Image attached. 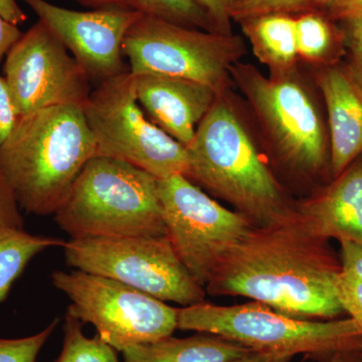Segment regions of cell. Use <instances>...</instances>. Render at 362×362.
<instances>
[{
  "instance_id": "8992f818",
  "label": "cell",
  "mask_w": 362,
  "mask_h": 362,
  "mask_svg": "<svg viewBox=\"0 0 362 362\" xmlns=\"http://www.w3.org/2000/svg\"><path fill=\"white\" fill-rule=\"evenodd\" d=\"M84 113L96 141L97 156L126 162L157 180L187 175V147L147 120L129 71L92 90Z\"/></svg>"
},
{
  "instance_id": "e0dca14e",
  "label": "cell",
  "mask_w": 362,
  "mask_h": 362,
  "mask_svg": "<svg viewBox=\"0 0 362 362\" xmlns=\"http://www.w3.org/2000/svg\"><path fill=\"white\" fill-rule=\"evenodd\" d=\"M251 350L216 335L171 337L124 349V362H230Z\"/></svg>"
},
{
  "instance_id": "83f0119b",
  "label": "cell",
  "mask_w": 362,
  "mask_h": 362,
  "mask_svg": "<svg viewBox=\"0 0 362 362\" xmlns=\"http://www.w3.org/2000/svg\"><path fill=\"white\" fill-rule=\"evenodd\" d=\"M20 116L11 99L4 77L0 76V148L8 139Z\"/></svg>"
},
{
  "instance_id": "836d02e7",
  "label": "cell",
  "mask_w": 362,
  "mask_h": 362,
  "mask_svg": "<svg viewBox=\"0 0 362 362\" xmlns=\"http://www.w3.org/2000/svg\"><path fill=\"white\" fill-rule=\"evenodd\" d=\"M75 1L93 9L103 8V7H125V8L137 9L134 0H75Z\"/></svg>"
},
{
  "instance_id": "7402d4cb",
  "label": "cell",
  "mask_w": 362,
  "mask_h": 362,
  "mask_svg": "<svg viewBox=\"0 0 362 362\" xmlns=\"http://www.w3.org/2000/svg\"><path fill=\"white\" fill-rule=\"evenodd\" d=\"M140 13L175 25L218 33L211 16L195 0H134Z\"/></svg>"
},
{
  "instance_id": "44dd1931",
  "label": "cell",
  "mask_w": 362,
  "mask_h": 362,
  "mask_svg": "<svg viewBox=\"0 0 362 362\" xmlns=\"http://www.w3.org/2000/svg\"><path fill=\"white\" fill-rule=\"evenodd\" d=\"M56 362H120L116 350L98 335L93 338L83 332V323L66 315L64 344Z\"/></svg>"
},
{
  "instance_id": "5b68a950",
  "label": "cell",
  "mask_w": 362,
  "mask_h": 362,
  "mask_svg": "<svg viewBox=\"0 0 362 362\" xmlns=\"http://www.w3.org/2000/svg\"><path fill=\"white\" fill-rule=\"evenodd\" d=\"M177 329L197 331L238 343L257 354L289 361L298 354L325 356L362 351V331L351 318H295L259 302L178 308Z\"/></svg>"
},
{
  "instance_id": "74e56055",
  "label": "cell",
  "mask_w": 362,
  "mask_h": 362,
  "mask_svg": "<svg viewBox=\"0 0 362 362\" xmlns=\"http://www.w3.org/2000/svg\"><path fill=\"white\" fill-rule=\"evenodd\" d=\"M337 0H310L311 6L314 11H325L331 6L334 4Z\"/></svg>"
},
{
  "instance_id": "5bb4252c",
  "label": "cell",
  "mask_w": 362,
  "mask_h": 362,
  "mask_svg": "<svg viewBox=\"0 0 362 362\" xmlns=\"http://www.w3.org/2000/svg\"><path fill=\"white\" fill-rule=\"evenodd\" d=\"M134 78L138 102L152 122L183 146L189 145L197 126L218 99V93L187 78L151 74Z\"/></svg>"
},
{
  "instance_id": "8fae6325",
  "label": "cell",
  "mask_w": 362,
  "mask_h": 362,
  "mask_svg": "<svg viewBox=\"0 0 362 362\" xmlns=\"http://www.w3.org/2000/svg\"><path fill=\"white\" fill-rule=\"evenodd\" d=\"M230 76L283 159L306 173L321 170L327 161L325 128L313 98L294 70L267 78L239 62Z\"/></svg>"
},
{
  "instance_id": "277c9868",
  "label": "cell",
  "mask_w": 362,
  "mask_h": 362,
  "mask_svg": "<svg viewBox=\"0 0 362 362\" xmlns=\"http://www.w3.org/2000/svg\"><path fill=\"white\" fill-rule=\"evenodd\" d=\"M54 214L71 239L166 235L158 180L109 157L87 162Z\"/></svg>"
},
{
  "instance_id": "3957f363",
  "label": "cell",
  "mask_w": 362,
  "mask_h": 362,
  "mask_svg": "<svg viewBox=\"0 0 362 362\" xmlns=\"http://www.w3.org/2000/svg\"><path fill=\"white\" fill-rule=\"evenodd\" d=\"M226 93L218 95L187 146L185 176L233 204L255 225L273 223L294 209Z\"/></svg>"
},
{
  "instance_id": "d4e9b609",
  "label": "cell",
  "mask_w": 362,
  "mask_h": 362,
  "mask_svg": "<svg viewBox=\"0 0 362 362\" xmlns=\"http://www.w3.org/2000/svg\"><path fill=\"white\" fill-rule=\"evenodd\" d=\"M337 293L343 310L362 331V280L341 268L337 279Z\"/></svg>"
},
{
  "instance_id": "4316f807",
  "label": "cell",
  "mask_w": 362,
  "mask_h": 362,
  "mask_svg": "<svg viewBox=\"0 0 362 362\" xmlns=\"http://www.w3.org/2000/svg\"><path fill=\"white\" fill-rule=\"evenodd\" d=\"M209 13L221 35H233L230 21L240 0H195Z\"/></svg>"
},
{
  "instance_id": "e575fe53",
  "label": "cell",
  "mask_w": 362,
  "mask_h": 362,
  "mask_svg": "<svg viewBox=\"0 0 362 362\" xmlns=\"http://www.w3.org/2000/svg\"><path fill=\"white\" fill-rule=\"evenodd\" d=\"M328 362H362V351H341L330 356Z\"/></svg>"
},
{
  "instance_id": "52a82bcc",
  "label": "cell",
  "mask_w": 362,
  "mask_h": 362,
  "mask_svg": "<svg viewBox=\"0 0 362 362\" xmlns=\"http://www.w3.org/2000/svg\"><path fill=\"white\" fill-rule=\"evenodd\" d=\"M132 75L169 76L195 81L223 94L230 69L246 52L239 35L185 28L142 13L123 42Z\"/></svg>"
},
{
  "instance_id": "f546056e",
  "label": "cell",
  "mask_w": 362,
  "mask_h": 362,
  "mask_svg": "<svg viewBox=\"0 0 362 362\" xmlns=\"http://www.w3.org/2000/svg\"><path fill=\"white\" fill-rule=\"evenodd\" d=\"M324 13L331 21L351 20L362 13V0H337Z\"/></svg>"
},
{
  "instance_id": "1f68e13d",
  "label": "cell",
  "mask_w": 362,
  "mask_h": 362,
  "mask_svg": "<svg viewBox=\"0 0 362 362\" xmlns=\"http://www.w3.org/2000/svg\"><path fill=\"white\" fill-rule=\"evenodd\" d=\"M21 35L23 33L18 25L9 23L0 16V62L6 56L11 47L21 39Z\"/></svg>"
},
{
  "instance_id": "d6a6232c",
  "label": "cell",
  "mask_w": 362,
  "mask_h": 362,
  "mask_svg": "<svg viewBox=\"0 0 362 362\" xmlns=\"http://www.w3.org/2000/svg\"><path fill=\"white\" fill-rule=\"evenodd\" d=\"M0 16L16 25L26 21L25 13L16 0H0Z\"/></svg>"
},
{
  "instance_id": "ba28073f",
  "label": "cell",
  "mask_w": 362,
  "mask_h": 362,
  "mask_svg": "<svg viewBox=\"0 0 362 362\" xmlns=\"http://www.w3.org/2000/svg\"><path fill=\"white\" fill-rule=\"evenodd\" d=\"M63 247L66 263L77 270L183 307L204 301L206 289L183 265L166 235L71 239Z\"/></svg>"
},
{
  "instance_id": "2e32d148",
  "label": "cell",
  "mask_w": 362,
  "mask_h": 362,
  "mask_svg": "<svg viewBox=\"0 0 362 362\" xmlns=\"http://www.w3.org/2000/svg\"><path fill=\"white\" fill-rule=\"evenodd\" d=\"M330 134V168L339 175L362 156V87L347 64L323 66L318 74Z\"/></svg>"
},
{
  "instance_id": "ac0fdd59",
  "label": "cell",
  "mask_w": 362,
  "mask_h": 362,
  "mask_svg": "<svg viewBox=\"0 0 362 362\" xmlns=\"http://www.w3.org/2000/svg\"><path fill=\"white\" fill-rule=\"evenodd\" d=\"M251 42L255 56L272 74L294 70L298 59L296 16L269 13L238 21Z\"/></svg>"
},
{
  "instance_id": "f1b7e54d",
  "label": "cell",
  "mask_w": 362,
  "mask_h": 362,
  "mask_svg": "<svg viewBox=\"0 0 362 362\" xmlns=\"http://www.w3.org/2000/svg\"><path fill=\"white\" fill-rule=\"evenodd\" d=\"M339 243L341 247V268L362 280V245L346 240Z\"/></svg>"
},
{
  "instance_id": "d590c367",
  "label": "cell",
  "mask_w": 362,
  "mask_h": 362,
  "mask_svg": "<svg viewBox=\"0 0 362 362\" xmlns=\"http://www.w3.org/2000/svg\"><path fill=\"white\" fill-rule=\"evenodd\" d=\"M230 362H287V361L251 351L246 354V356L239 357V358Z\"/></svg>"
},
{
  "instance_id": "9a60e30c",
  "label": "cell",
  "mask_w": 362,
  "mask_h": 362,
  "mask_svg": "<svg viewBox=\"0 0 362 362\" xmlns=\"http://www.w3.org/2000/svg\"><path fill=\"white\" fill-rule=\"evenodd\" d=\"M312 237L362 245V156L322 192L295 209Z\"/></svg>"
},
{
  "instance_id": "6da1fadb",
  "label": "cell",
  "mask_w": 362,
  "mask_h": 362,
  "mask_svg": "<svg viewBox=\"0 0 362 362\" xmlns=\"http://www.w3.org/2000/svg\"><path fill=\"white\" fill-rule=\"evenodd\" d=\"M297 220L254 225L223 259L204 289L214 296H243L299 319L337 318L343 310L337 279L341 264Z\"/></svg>"
},
{
  "instance_id": "ffe728a7",
  "label": "cell",
  "mask_w": 362,
  "mask_h": 362,
  "mask_svg": "<svg viewBox=\"0 0 362 362\" xmlns=\"http://www.w3.org/2000/svg\"><path fill=\"white\" fill-rule=\"evenodd\" d=\"M298 57L323 66L337 63L342 37L323 11H309L296 16Z\"/></svg>"
},
{
  "instance_id": "4dcf8cb0",
  "label": "cell",
  "mask_w": 362,
  "mask_h": 362,
  "mask_svg": "<svg viewBox=\"0 0 362 362\" xmlns=\"http://www.w3.org/2000/svg\"><path fill=\"white\" fill-rule=\"evenodd\" d=\"M347 45L349 51V62L347 66L362 87V35L349 33Z\"/></svg>"
},
{
  "instance_id": "8d00e7d4",
  "label": "cell",
  "mask_w": 362,
  "mask_h": 362,
  "mask_svg": "<svg viewBox=\"0 0 362 362\" xmlns=\"http://www.w3.org/2000/svg\"><path fill=\"white\" fill-rule=\"evenodd\" d=\"M349 26V33L351 35H362V13L356 18L344 21Z\"/></svg>"
},
{
  "instance_id": "9c48e42d",
  "label": "cell",
  "mask_w": 362,
  "mask_h": 362,
  "mask_svg": "<svg viewBox=\"0 0 362 362\" xmlns=\"http://www.w3.org/2000/svg\"><path fill=\"white\" fill-rule=\"evenodd\" d=\"M52 283L70 301L66 315L92 324L116 351L163 339L177 329L178 308L113 279L75 269L54 272Z\"/></svg>"
},
{
  "instance_id": "603a6c76",
  "label": "cell",
  "mask_w": 362,
  "mask_h": 362,
  "mask_svg": "<svg viewBox=\"0 0 362 362\" xmlns=\"http://www.w3.org/2000/svg\"><path fill=\"white\" fill-rule=\"evenodd\" d=\"M58 324L59 318L54 319L44 330L28 337L0 338V362H35Z\"/></svg>"
},
{
  "instance_id": "4fadbf2b",
  "label": "cell",
  "mask_w": 362,
  "mask_h": 362,
  "mask_svg": "<svg viewBox=\"0 0 362 362\" xmlns=\"http://www.w3.org/2000/svg\"><path fill=\"white\" fill-rule=\"evenodd\" d=\"M51 28L90 81L101 84L128 71L123 61L126 33L141 16L137 9L103 7L76 11L47 0H23Z\"/></svg>"
},
{
  "instance_id": "7a4b0ae2",
  "label": "cell",
  "mask_w": 362,
  "mask_h": 362,
  "mask_svg": "<svg viewBox=\"0 0 362 362\" xmlns=\"http://www.w3.org/2000/svg\"><path fill=\"white\" fill-rule=\"evenodd\" d=\"M97 145L84 105L51 107L20 117L0 148V173L21 211L56 213Z\"/></svg>"
},
{
  "instance_id": "30bf717a",
  "label": "cell",
  "mask_w": 362,
  "mask_h": 362,
  "mask_svg": "<svg viewBox=\"0 0 362 362\" xmlns=\"http://www.w3.org/2000/svg\"><path fill=\"white\" fill-rule=\"evenodd\" d=\"M158 194L166 235L185 268L206 287L255 223L221 206L183 175L158 180Z\"/></svg>"
},
{
  "instance_id": "7c38bea8",
  "label": "cell",
  "mask_w": 362,
  "mask_h": 362,
  "mask_svg": "<svg viewBox=\"0 0 362 362\" xmlns=\"http://www.w3.org/2000/svg\"><path fill=\"white\" fill-rule=\"evenodd\" d=\"M4 71L20 117L61 105H84L92 92L82 66L42 21L11 47Z\"/></svg>"
},
{
  "instance_id": "484cf974",
  "label": "cell",
  "mask_w": 362,
  "mask_h": 362,
  "mask_svg": "<svg viewBox=\"0 0 362 362\" xmlns=\"http://www.w3.org/2000/svg\"><path fill=\"white\" fill-rule=\"evenodd\" d=\"M21 209L11 188L0 173V235L11 230H23Z\"/></svg>"
},
{
  "instance_id": "d6986e66",
  "label": "cell",
  "mask_w": 362,
  "mask_h": 362,
  "mask_svg": "<svg viewBox=\"0 0 362 362\" xmlns=\"http://www.w3.org/2000/svg\"><path fill=\"white\" fill-rule=\"evenodd\" d=\"M65 240L35 235L23 230L0 235V303L6 299L13 283L40 252L52 247H64Z\"/></svg>"
},
{
  "instance_id": "cb8c5ba5",
  "label": "cell",
  "mask_w": 362,
  "mask_h": 362,
  "mask_svg": "<svg viewBox=\"0 0 362 362\" xmlns=\"http://www.w3.org/2000/svg\"><path fill=\"white\" fill-rule=\"evenodd\" d=\"M309 11H314L310 0H240L233 11V20L240 21L269 13L299 16Z\"/></svg>"
}]
</instances>
